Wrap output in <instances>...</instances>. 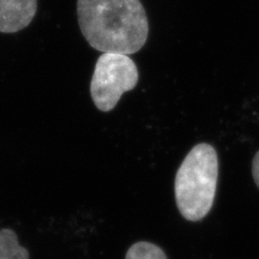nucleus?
Listing matches in <instances>:
<instances>
[{
    "label": "nucleus",
    "mask_w": 259,
    "mask_h": 259,
    "mask_svg": "<svg viewBox=\"0 0 259 259\" xmlns=\"http://www.w3.org/2000/svg\"><path fill=\"white\" fill-rule=\"evenodd\" d=\"M83 37L103 53L134 54L145 46L149 24L141 0H77Z\"/></svg>",
    "instance_id": "f257e3e1"
},
{
    "label": "nucleus",
    "mask_w": 259,
    "mask_h": 259,
    "mask_svg": "<svg viewBox=\"0 0 259 259\" xmlns=\"http://www.w3.org/2000/svg\"><path fill=\"white\" fill-rule=\"evenodd\" d=\"M218 157L212 145L201 143L186 156L174 183L176 205L189 222H200L210 212L216 196Z\"/></svg>",
    "instance_id": "f03ea898"
},
{
    "label": "nucleus",
    "mask_w": 259,
    "mask_h": 259,
    "mask_svg": "<svg viewBox=\"0 0 259 259\" xmlns=\"http://www.w3.org/2000/svg\"><path fill=\"white\" fill-rule=\"evenodd\" d=\"M139 69L128 55L103 53L95 64L90 92L97 109L108 112L117 106L123 93L139 82Z\"/></svg>",
    "instance_id": "7ed1b4c3"
},
{
    "label": "nucleus",
    "mask_w": 259,
    "mask_h": 259,
    "mask_svg": "<svg viewBox=\"0 0 259 259\" xmlns=\"http://www.w3.org/2000/svg\"><path fill=\"white\" fill-rule=\"evenodd\" d=\"M36 12L37 0H0V32L13 34L26 28Z\"/></svg>",
    "instance_id": "20e7f679"
},
{
    "label": "nucleus",
    "mask_w": 259,
    "mask_h": 259,
    "mask_svg": "<svg viewBox=\"0 0 259 259\" xmlns=\"http://www.w3.org/2000/svg\"><path fill=\"white\" fill-rule=\"evenodd\" d=\"M0 259H29L28 250L20 245L18 234L11 229L0 230Z\"/></svg>",
    "instance_id": "39448f33"
},
{
    "label": "nucleus",
    "mask_w": 259,
    "mask_h": 259,
    "mask_svg": "<svg viewBox=\"0 0 259 259\" xmlns=\"http://www.w3.org/2000/svg\"><path fill=\"white\" fill-rule=\"evenodd\" d=\"M125 259H167L163 249L150 242H136L128 248Z\"/></svg>",
    "instance_id": "423d86ee"
},
{
    "label": "nucleus",
    "mask_w": 259,
    "mask_h": 259,
    "mask_svg": "<svg viewBox=\"0 0 259 259\" xmlns=\"http://www.w3.org/2000/svg\"><path fill=\"white\" fill-rule=\"evenodd\" d=\"M252 172H253L254 181H255V183L257 185V187L259 188V151L256 153V156L254 157Z\"/></svg>",
    "instance_id": "0eeeda50"
}]
</instances>
